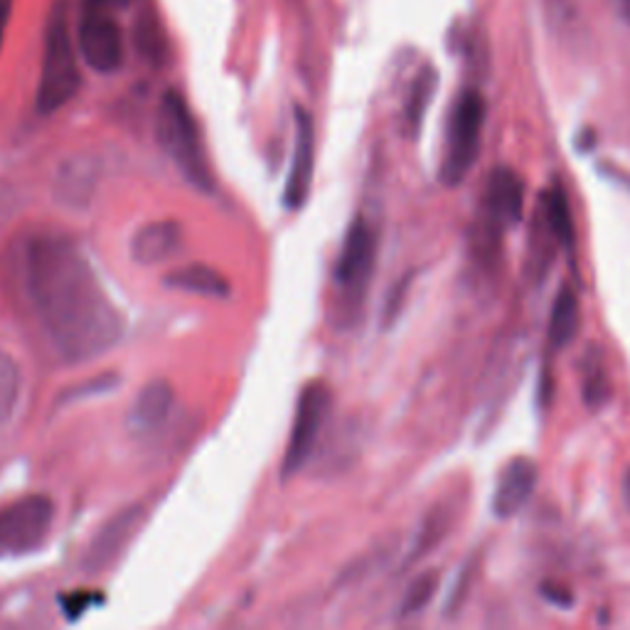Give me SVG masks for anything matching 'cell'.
Segmentation results:
<instances>
[{
  "label": "cell",
  "instance_id": "16",
  "mask_svg": "<svg viewBox=\"0 0 630 630\" xmlns=\"http://www.w3.org/2000/svg\"><path fill=\"white\" fill-rule=\"evenodd\" d=\"M581 328V303L574 294V288L562 286L554 298L552 318H550V341L554 347H567L574 343V337Z\"/></svg>",
  "mask_w": 630,
  "mask_h": 630
},
{
  "label": "cell",
  "instance_id": "8",
  "mask_svg": "<svg viewBox=\"0 0 630 630\" xmlns=\"http://www.w3.org/2000/svg\"><path fill=\"white\" fill-rule=\"evenodd\" d=\"M77 45L85 62L99 75H114L124 65V32L109 10L85 8V16L79 20Z\"/></svg>",
  "mask_w": 630,
  "mask_h": 630
},
{
  "label": "cell",
  "instance_id": "4",
  "mask_svg": "<svg viewBox=\"0 0 630 630\" xmlns=\"http://www.w3.org/2000/svg\"><path fill=\"white\" fill-rule=\"evenodd\" d=\"M485 114L488 104L481 91L475 89L463 91L456 107H453L446 134V150H443L441 163V183L449 185V188L461 185L465 175L475 166L478 154H481Z\"/></svg>",
  "mask_w": 630,
  "mask_h": 630
},
{
  "label": "cell",
  "instance_id": "11",
  "mask_svg": "<svg viewBox=\"0 0 630 630\" xmlns=\"http://www.w3.org/2000/svg\"><path fill=\"white\" fill-rule=\"evenodd\" d=\"M144 520V508H126L121 510L119 515H114L104 528L99 530V534L95 537V542L87 550V571L97 574L107 564H111L119 552L126 547L128 537H131L138 524Z\"/></svg>",
  "mask_w": 630,
  "mask_h": 630
},
{
  "label": "cell",
  "instance_id": "20",
  "mask_svg": "<svg viewBox=\"0 0 630 630\" xmlns=\"http://www.w3.org/2000/svg\"><path fill=\"white\" fill-rule=\"evenodd\" d=\"M436 583H439V577L436 574H422L419 577L410 591H406V597L402 601V616H412V613H419L424 609V606L431 601V597H434V591H436Z\"/></svg>",
  "mask_w": 630,
  "mask_h": 630
},
{
  "label": "cell",
  "instance_id": "12",
  "mask_svg": "<svg viewBox=\"0 0 630 630\" xmlns=\"http://www.w3.org/2000/svg\"><path fill=\"white\" fill-rule=\"evenodd\" d=\"M183 247L180 222L158 219L141 227L131 239V256L144 266H156L173 259Z\"/></svg>",
  "mask_w": 630,
  "mask_h": 630
},
{
  "label": "cell",
  "instance_id": "3",
  "mask_svg": "<svg viewBox=\"0 0 630 630\" xmlns=\"http://www.w3.org/2000/svg\"><path fill=\"white\" fill-rule=\"evenodd\" d=\"M79 87H81V75H79L72 35H69L67 8L62 0H57L52 18L48 22V35H45L38 111L45 116L60 111L65 104L77 97Z\"/></svg>",
  "mask_w": 630,
  "mask_h": 630
},
{
  "label": "cell",
  "instance_id": "5",
  "mask_svg": "<svg viewBox=\"0 0 630 630\" xmlns=\"http://www.w3.org/2000/svg\"><path fill=\"white\" fill-rule=\"evenodd\" d=\"M331 412V392L323 382L313 380L298 394L294 424H291V436L286 443L284 463H282V478L291 481L306 461L313 456L315 443L321 439V431L325 419Z\"/></svg>",
  "mask_w": 630,
  "mask_h": 630
},
{
  "label": "cell",
  "instance_id": "24",
  "mask_svg": "<svg viewBox=\"0 0 630 630\" xmlns=\"http://www.w3.org/2000/svg\"><path fill=\"white\" fill-rule=\"evenodd\" d=\"M623 495H626V503H628V508H630V469H628L626 481H623Z\"/></svg>",
  "mask_w": 630,
  "mask_h": 630
},
{
  "label": "cell",
  "instance_id": "23",
  "mask_svg": "<svg viewBox=\"0 0 630 630\" xmlns=\"http://www.w3.org/2000/svg\"><path fill=\"white\" fill-rule=\"evenodd\" d=\"M89 8H104V10H114V8H124L128 6V0H87Z\"/></svg>",
  "mask_w": 630,
  "mask_h": 630
},
{
  "label": "cell",
  "instance_id": "2",
  "mask_svg": "<svg viewBox=\"0 0 630 630\" xmlns=\"http://www.w3.org/2000/svg\"><path fill=\"white\" fill-rule=\"evenodd\" d=\"M156 138L160 148L166 150V156L178 166L185 180L205 193L215 188L213 170H209L203 146L200 126H197L188 101L183 99L180 91L168 89L166 95L160 97L156 111Z\"/></svg>",
  "mask_w": 630,
  "mask_h": 630
},
{
  "label": "cell",
  "instance_id": "1",
  "mask_svg": "<svg viewBox=\"0 0 630 630\" xmlns=\"http://www.w3.org/2000/svg\"><path fill=\"white\" fill-rule=\"evenodd\" d=\"M28 286L45 331L67 363H87L121 341L124 315L77 244L35 237L28 244Z\"/></svg>",
  "mask_w": 630,
  "mask_h": 630
},
{
  "label": "cell",
  "instance_id": "14",
  "mask_svg": "<svg viewBox=\"0 0 630 630\" xmlns=\"http://www.w3.org/2000/svg\"><path fill=\"white\" fill-rule=\"evenodd\" d=\"M170 410H173V387L166 380H154L138 392L136 402L131 406V414H128V426H131L136 434H146V431H154L166 422Z\"/></svg>",
  "mask_w": 630,
  "mask_h": 630
},
{
  "label": "cell",
  "instance_id": "13",
  "mask_svg": "<svg viewBox=\"0 0 630 630\" xmlns=\"http://www.w3.org/2000/svg\"><path fill=\"white\" fill-rule=\"evenodd\" d=\"M488 209L495 225H518L524 209V185L510 168H498L488 180Z\"/></svg>",
  "mask_w": 630,
  "mask_h": 630
},
{
  "label": "cell",
  "instance_id": "10",
  "mask_svg": "<svg viewBox=\"0 0 630 630\" xmlns=\"http://www.w3.org/2000/svg\"><path fill=\"white\" fill-rule=\"evenodd\" d=\"M537 475H540L537 473V463L528 456H518L505 463L493 493V512L500 520L515 518L530 503L537 488Z\"/></svg>",
  "mask_w": 630,
  "mask_h": 630
},
{
  "label": "cell",
  "instance_id": "17",
  "mask_svg": "<svg viewBox=\"0 0 630 630\" xmlns=\"http://www.w3.org/2000/svg\"><path fill=\"white\" fill-rule=\"evenodd\" d=\"M434 91H436V69L424 67L412 81L410 97H406V104H404V119L412 134H416L419 128H422V121L426 116L431 97H434Z\"/></svg>",
  "mask_w": 630,
  "mask_h": 630
},
{
  "label": "cell",
  "instance_id": "7",
  "mask_svg": "<svg viewBox=\"0 0 630 630\" xmlns=\"http://www.w3.org/2000/svg\"><path fill=\"white\" fill-rule=\"evenodd\" d=\"M55 520V505L48 495H28L13 505L0 508V552H32L48 540Z\"/></svg>",
  "mask_w": 630,
  "mask_h": 630
},
{
  "label": "cell",
  "instance_id": "19",
  "mask_svg": "<svg viewBox=\"0 0 630 630\" xmlns=\"http://www.w3.org/2000/svg\"><path fill=\"white\" fill-rule=\"evenodd\" d=\"M20 400V367L13 355L0 350V424L13 416Z\"/></svg>",
  "mask_w": 630,
  "mask_h": 630
},
{
  "label": "cell",
  "instance_id": "9",
  "mask_svg": "<svg viewBox=\"0 0 630 630\" xmlns=\"http://www.w3.org/2000/svg\"><path fill=\"white\" fill-rule=\"evenodd\" d=\"M313 170H315L313 116L303 107H296V146L284 188V205L288 209H294V213L308 203V195L313 188Z\"/></svg>",
  "mask_w": 630,
  "mask_h": 630
},
{
  "label": "cell",
  "instance_id": "25",
  "mask_svg": "<svg viewBox=\"0 0 630 630\" xmlns=\"http://www.w3.org/2000/svg\"><path fill=\"white\" fill-rule=\"evenodd\" d=\"M623 6H626V10H628V18H630V0H623Z\"/></svg>",
  "mask_w": 630,
  "mask_h": 630
},
{
  "label": "cell",
  "instance_id": "15",
  "mask_svg": "<svg viewBox=\"0 0 630 630\" xmlns=\"http://www.w3.org/2000/svg\"><path fill=\"white\" fill-rule=\"evenodd\" d=\"M166 286L175 291H188V294L209 296V298H229L232 294V286L227 278L219 272H215V268L203 266V264L175 268V272L166 276Z\"/></svg>",
  "mask_w": 630,
  "mask_h": 630
},
{
  "label": "cell",
  "instance_id": "18",
  "mask_svg": "<svg viewBox=\"0 0 630 630\" xmlns=\"http://www.w3.org/2000/svg\"><path fill=\"white\" fill-rule=\"evenodd\" d=\"M547 207V222H550L552 235L564 244L567 249L574 247V219H571V207L567 200V193L562 188H552L544 195Z\"/></svg>",
  "mask_w": 630,
  "mask_h": 630
},
{
  "label": "cell",
  "instance_id": "22",
  "mask_svg": "<svg viewBox=\"0 0 630 630\" xmlns=\"http://www.w3.org/2000/svg\"><path fill=\"white\" fill-rule=\"evenodd\" d=\"M13 3L16 0H0V50H3L10 16H13Z\"/></svg>",
  "mask_w": 630,
  "mask_h": 630
},
{
  "label": "cell",
  "instance_id": "6",
  "mask_svg": "<svg viewBox=\"0 0 630 630\" xmlns=\"http://www.w3.org/2000/svg\"><path fill=\"white\" fill-rule=\"evenodd\" d=\"M377 264V232L370 222L360 215L353 219V225L347 227V235L343 242L341 256L335 264V286L337 294L345 303H357L363 301L367 294L372 272Z\"/></svg>",
  "mask_w": 630,
  "mask_h": 630
},
{
  "label": "cell",
  "instance_id": "21",
  "mask_svg": "<svg viewBox=\"0 0 630 630\" xmlns=\"http://www.w3.org/2000/svg\"><path fill=\"white\" fill-rule=\"evenodd\" d=\"M542 3L550 20H569L574 16V0H542Z\"/></svg>",
  "mask_w": 630,
  "mask_h": 630
}]
</instances>
